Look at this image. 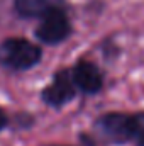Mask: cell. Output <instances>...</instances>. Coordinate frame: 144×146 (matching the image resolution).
<instances>
[{
  "label": "cell",
  "mask_w": 144,
  "mask_h": 146,
  "mask_svg": "<svg viewBox=\"0 0 144 146\" xmlns=\"http://www.w3.org/2000/svg\"><path fill=\"white\" fill-rule=\"evenodd\" d=\"M95 134L112 146H122L131 143V114L120 110H110L100 114L93 121Z\"/></svg>",
  "instance_id": "obj_2"
},
{
  "label": "cell",
  "mask_w": 144,
  "mask_h": 146,
  "mask_svg": "<svg viewBox=\"0 0 144 146\" xmlns=\"http://www.w3.org/2000/svg\"><path fill=\"white\" fill-rule=\"evenodd\" d=\"M9 124V117H7V114H5V110L3 109H0V131L5 127Z\"/></svg>",
  "instance_id": "obj_9"
},
{
  "label": "cell",
  "mask_w": 144,
  "mask_h": 146,
  "mask_svg": "<svg viewBox=\"0 0 144 146\" xmlns=\"http://www.w3.org/2000/svg\"><path fill=\"white\" fill-rule=\"evenodd\" d=\"M76 87L71 80V73L68 68L58 70L53 75V80L48 87H44L41 99L44 104H48L49 107L59 109L66 104H70L73 99L76 97Z\"/></svg>",
  "instance_id": "obj_4"
},
{
  "label": "cell",
  "mask_w": 144,
  "mask_h": 146,
  "mask_svg": "<svg viewBox=\"0 0 144 146\" xmlns=\"http://www.w3.org/2000/svg\"><path fill=\"white\" fill-rule=\"evenodd\" d=\"M68 10L70 9H53L39 19V26L34 31V36L39 42L48 46H58L70 39L73 34V24Z\"/></svg>",
  "instance_id": "obj_3"
},
{
  "label": "cell",
  "mask_w": 144,
  "mask_h": 146,
  "mask_svg": "<svg viewBox=\"0 0 144 146\" xmlns=\"http://www.w3.org/2000/svg\"><path fill=\"white\" fill-rule=\"evenodd\" d=\"M70 73L76 90H80L85 95H97L104 88V73L90 60H78Z\"/></svg>",
  "instance_id": "obj_5"
},
{
  "label": "cell",
  "mask_w": 144,
  "mask_h": 146,
  "mask_svg": "<svg viewBox=\"0 0 144 146\" xmlns=\"http://www.w3.org/2000/svg\"><path fill=\"white\" fill-rule=\"evenodd\" d=\"M100 48H102V53H104V58L105 60H115V58H119L120 56V46L112 39V37H105L104 41H102V44H100Z\"/></svg>",
  "instance_id": "obj_8"
},
{
  "label": "cell",
  "mask_w": 144,
  "mask_h": 146,
  "mask_svg": "<svg viewBox=\"0 0 144 146\" xmlns=\"http://www.w3.org/2000/svg\"><path fill=\"white\" fill-rule=\"evenodd\" d=\"M42 58V49L26 37H9L0 44V61L12 70L34 68Z\"/></svg>",
  "instance_id": "obj_1"
},
{
  "label": "cell",
  "mask_w": 144,
  "mask_h": 146,
  "mask_svg": "<svg viewBox=\"0 0 144 146\" xmlns=\"http://www.w3.org/2000/svg\"><path fill=\"white\" fill-rule=\"evenodd\" d=\"M53 9H70L68 0H14V12L20 19H41Z\"/></svg>",
  "instance_id": "obj_6"
},
{
  "label": "cell",
  "mask_w": 144,
  "mask_h": 146,
  "mask_svg": "<svg viewBox=\"0 0 144 146\" xmlns=\"http://www.w3.org/2000/svg\"><path fill=\"white\" fill-rule=\"evenodd\" d=\"M131 143L144 146V110L131 112Z\"/></svg>",
  "instance_id": "obj_7"
},
{
  "label": "cell",
  "mask_w": 144,
  "mask_h": 146,
  "mask_svg": "<svg viewBox=\"0 0 144 146\" xmlns=\"http://www.w3.org/2000/svg\"><path fill=\"white\" fill-rule=\"evenodd\" d=\"M51 146H66V145H51Z\"/></svg>",
  "instance_id": "obj_10"
}]
</instances>
